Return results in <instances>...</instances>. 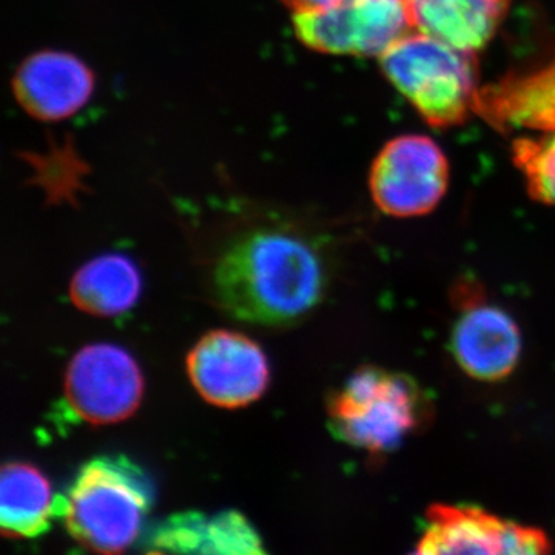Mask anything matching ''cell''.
I'll return each mask as SVG.
<instances>
[{
	"mask_svg": "<svg viewBox=\"0 0 555 555\" xmlns=\"http://www.w3.org/2000/svg\"><path fill=\"white\" fill-rule=\"evenodd\" d=\"M429 404L415 382L385 369H361L328 403L335 436L369 454L396 451L427 420Z\"/></svg>",
	"mask_w": 555,
	"mask_h": 555,
	"instance_id": "cell-4",
	"label": "cell"
},
{
	"mask_svg": "<svg viewBox=\"0 0 555 555\" xmlns=\"http://www.w3.org/2000/svg\"><path fill=\"white\" fill-rule=\"evenodd\" d=\"M94 90L91 69L64 51L33 54L16 72L14 96L40 120H61L86 107Z\"/></svg>",
	"mask_w": 555,
	"mask_h": 555,
	"instance_id": "cell-12",
	"label": "cell"
},
{
	"mask_svg": "<svg viewBox=\"0 0 555 555\" xmlns=\"http://www.w3.org/2000/svg\"><path fill=\"white\" fill-rule=\"evenodd\" d=\"M141 275L124 255L91 259L73 276L69 298L82 312L94 317H118L137 305Z\"/></svg>",
	"mask_w": 555,
	"mask_h": 555,
	"instance_id": "cell-14",
	"label": "cell"
},
{
	"mask_svg": "<svg viewBox=\"0 0 555 555\" xmlns=\"http://www.w3.org/2000/svg\"><path fill=\"white\" fill-rule=\"evenodd\" d=\"M449 164L433 139L409 134L387 142L372 164V199L383 214L423 217L447 193Z\"/></svg>",
	"mask_w": 555,
	"mask_h": 555,
	"instance_id": "cell-6",
	"label": "cell"
},
{
	"mask_svg": "<svg viewBox=\"0 0 555 555\" xmlns=\"http://www.w3.org/2000/svg\"><path fill=\"white\" fill-rule=\"evenodd\" d=\"M476 113L500 133L555 130V49L480 87Z\"/></svg>",
	"mask_w": 555,
	"mask_h": 555,
	"instance_id": "cell-10",
	"label": "cell"
},
{
	"mask_svg": "<svg viewBox=\"0 0 555 555\" xmlns=\"http://www.w3.org/2000/svg\"><path fill=\"white\" fill-rule=\"evenodd\" d=\"M152 503V486L138 466L124 456H101L79 470L62 500V514L80 545L119 554L137 540Z\"/></svg>",
	"mask_w": 555,
	"mask_h": 555,
	"instance_id": "cell-2",
	"label": "cell"
},
{
	"mask_svg": "<svg viewBox=\"0 0 555 555\" xmlns=\"http://www.w3.org/2000/svg\"><path fill=\"white\" fill-rule=\"evenodd\" d=\"M326 273L310 244L275 230L236 241L214 270L219 306L247 323L280 326L308 315L323 297Z\"/></svg>",
	"mask_w": 555,
	"mask_h": 555,
	"instance_id": "cell-1",
	"label": "cell"
},
{
	"mask_svg": "<svg viewBox=\"0 0 555 555\" xmlns=\"http://www.w3.org/2000/svg\"><path fill=\"white\" fill-rule=\"evenodd\" d=\"M294 27L310 50L378 57L414 30L409 0H334L297 13Z\"/></svg>",
	"mask_w": 555,
	"mask_h": 555,
	"instance_id": "cell-5",
	"label": "cell"
},
{
	"mask_svg": "<svg viewBox=\"0 0 555 555\" xmlns=\"http://www.w3.org/2000/svg\"><path fill=\"white\" fill-rule=\"evenodd\" d=\"M54 514L50 481L28 463H9L0 477V529L11 539H31L50 528Z\"/></svg>",
	"mask_w": 555,
	"mask_h": 555,
	"instance_id": "cell-15",
	"label": "cell"
},
{
	"mask_svg": "<svg viewBox=\"0 0 555 555\" xmlns=\"http://www.w3.org/2000/svg\"><path fill=\"white\" fill-rule=\"evenodd\" d=\"M379 65L427 124L437 129L460 126L476 113L477 57L443 40L409 33L379 56Z\"/></svg>",
	"mask_w": 555,
	"mask_h": 555,
	"instance_id": "cell-3",
	"label": "cell"
},
{
	"mask_svg": "<svg viewBox=\"0 0 555 555\" xmlns=\"http://www.w3.org/2000/svg\"><path fill=\"white\" fill-rule=\"evenodd\" d=\"M551 540L542 529L505 520L476 506L429 507L418 554H545Z\"/></svg>",
	"mask_w": 555,
	"mask_h": 555,
	"instance_id": "cell-8",
	"label": "cell"
},
{
	"mask_svg": "<svg viewBox=\"0 0 555 555\" xmlns=\"http://www.w3.org/2000/svg\"><path fill=\"white\" fill-rule=\"evenodd\" d=\"M144 393L137 361L113 345H91L69 361L65 398L78 418L90 425H113L133 415Z\"/></svg>",
	"mask_w": 555,
	"mask_h": 555,
	"instance_id": "cell-7",
	"label": "cell"
},
{
	"mask_svg": "<svg viewBox=\"0 0 555 555\" xmlns=\"http://www.w3.org/2000/svg\"><path fill=\"white\" fill-rule=\"evenodd\" d=\"M509 3L511 0H409V10L415 31L476 53L494 38Z\"/></svg>",
	"mask_w": 555,
	"mask_h": 555,
	"instance_id": "cell-13",
	"label": "cell"
},
{
	"mask_svg": "<svg viewBox=\"0 0 555 555\" xmlns=\"http://www.w3.org/2000/svg\"><path fill=\"white\" fill-rule=\"evenodd\" d=\"M513 160L524 175L529 196L555 206V130L539 138H517Z\"/></svg>",
	"mask_w": 555,
	"mask_h": 555,
	"instance_id": "cell-16",
	"label": "cell"
},
{
	"mask_svg": "<svg viewBox=\"0 0 555 555\" xmlns=\"http://www.w3.org/2000/svg\"><path fill=\"white\" fill-rule=\"evenodd\" d=\"M188 372L199 396L218 408L247 406L269 385L268 358L261 347L232 331L204 335L190 350Z\"/></svg>",
	"mask_w": 555,
	"mask_h": 555,
	"instance_id": "cell-9",
	"label": "cell"
},
{
	"mask_svg": "<svg viewBox=\"0 0 555 555\" xmlns=\"http://www.w3.org/2000/svg\"><path fill=\"white\" fill-rule=\"evenodd\" d=\"M288 9L294 10L295 13H310V11H317L324 9V7L331 5L334 0H283Z\"/></svg>",
	"mask_w": 555,
	"mask_h": 555,
	"instance_id": "cell-17",
	"label": "cell"
},
{
	"mask_svg": "<svg viewBox=\"0 0 555 555\" xmlns=\"http://www.w3.org/2000/svg\"><path fill=\"white\" fill-rule=\"evenodd\" d=\"M451 350L470 378L500 382L513 374L520 360V328L505 310L467 298L452 328Z\"/></svg>",
	"mask_w": 555,
	"mask_h": 555,
	"instance_id": "cell-11",
	"label": "cell"
}]
</instances>
